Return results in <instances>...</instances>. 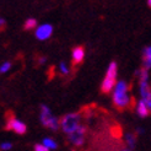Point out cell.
Here are the masks:
<instances>
[{
	"label": "cell",
	"mask_w": 151,
	"mask_h": 151,
	"mask_svg": "<svg viewBox=\"0 0 151 151\" xmlns=\"http://www.w3.org/2000/svg\"><path fill=\"white\" fill-rule=\"evenodd\" d=\"M128 92H129V86L127 82L123 80L118 81L113 90V104L119 111H123L132 104V97Z\"/></svg>",
	"instance_id": "cell-1"
},
{
	"label": "cell",
	"mask_w": 151,
	"mask_h": 151,
	"mask_svg": "<svg viewBox=\"0 0 151 151\" xmlns=\"http://www.w3.org/2000/svg\"><path fill=\"white\" fill-rule=\"evenodd\" d=\"M117 70H118L117 63L112 62L107 68V71H106L104 79L101 85V91L103 93H109L114 88V86L117 84Z\"/></svg>",
	"instance_id": "cell-2"
},
{
	"label": "cell",
	"mask_w": 151,
	"mask_h": 151,
	"mask_svg": "<svg viewBox=\"0 0 151 151\" xmlns=\"http://www.w3.org/2000/svg\"><path fill=\"white\" fill-rule=\"evenodd\" d=\"M81 114L80 113H69L63 117L60 125H62V129L64 133H66L69 135L70 133H73L74 130H76L81 125Z\"/></svg>",
	"instance_id": "cell-3"
},
{
	"label": "cell",
	"mask_w": 151,
	"mask_h": 151,
	"mask_svg": "<svg viewBox=\"0 0 151 151\" xmlns=\"http://www.w3.org/2000/svg\"><path fill=\"white\" fill-rule=\"evenodd\" d=\"M41 122L44 127L50 128L52 130H57L59 128V122L58 119L50 113V109L47 106L42 104L41 106Z\"/></svg>",
	"instance_id": "cell-4"
},
{
	"label": "cell",
	"mask_w": 151,
	"mask_h": 151,
	"mask_svg": "<svg viewBox=\"0 0 151 151\" xmlns=\"http://www.w3.org/2000/svg\"><path fill=\"white\" fill-rule=\"evenodd\" d=\"M6 129L7 130H12L19 135H24L26 132H27V127L25 123L20 122L19 119H16L12 114H11V118L7 119V123H6Z\"/></svg>",
	"instance_id": "cell-5"
},
{
	"label": "cell",
	"mask_w": 151,
	"mask_h": 151,
	"mask_svg": "<svg viewBox=\"0 0 151 151\" xmlns=\"http://www.w3.org/2000/svg\"><path fill=\"white\" fill-rule=\"evenodd\" d=\"M85 134H86V128L84 125H80L76 130L69 134V140L73 145L75 146H81L85 141Z\"/></svg>",
	"instance_id": "cell-6"
},
{
	"label": "cell",
	"mask_w": 151,
	"mask_h": 151,
	"mask_svg": "<svg viewBox=\"0 0 151 151\" xmlns=\"http://www.w3.org/2000/svg\"><path fill=\"white\" fill-rule=\"evenodd\" d=\"M139 85H140L141 99L145 101V103L151 109V87L149 85V81H139Z\"/></svg>",
	"instance_id": "cell-7"
},
{
	"label": "cell",
	"mask_w": 151,
	"mask_h": 151,
	"mask_svg": "<svg viewBox=\"0 0 151 151\" xmlns=\"http://www.w3.org/2000/svg\"><path fill=\"white\" fill-rule=\"evenodd\" d=\"M52 33H53V26L46 24V25H42V26H40L38 28H37L36 37H37V40L44 41V40H48L52 36Z\"/></svg>",
	"instance_id": "cell-8"
},
{
	"label": "cell",
	"mask_w": 151,
	"mask_h": 151,
	"mask_svg": "<svg viewBox=\"0 0 151 151\" xmlns=\"http://www.w3.org/2000/svg\"><path fill=\"white\" fill-rule=\"evenodd\" d=\"M71 58H73V63L74 65H78V64H81L82 60L85 58V49L84 47H75L73 49V53H71Z\"/></svg>",
	"instance_id": "cell-9"
},
{
	"label": "cell",
	"mask_w": 151,
	"mask_h": 151,
	"mask_svg": "<svg viewBox=\"0 0 151 151\" xmlns=\"http://www.w3.org/2000/svg\"><path fill=\"white\" fill-rule=\"evenodd\" d=\"M135 109H137L138 116L141 117V118H146V117H149V116H150V113H151V109L149 108V106L145 103V101L142 100V99L138 102L137 108H135Z\"/></svg>",
	"instance_id": "cell-10"
},
{
	"label": "cell",
	"mask_w": 151,
	"mask_h": 151,
	"mask_svg": "<svg viewBox=\"0 0 151 151\" xmlns=\"http://www.w3.org/2000/svg\"><path fill=\"white\" fill-rule=\"evenodd\" d=\"M142 63H144V66L146 69L151 68V46L145 47L142 50Z\"/></svg>",
	"instance_id": "cell-11"
},
{
	"label": "cell",
	"mask_w": 151,
	"mask_h": 151,
	"mask_svg": "<svg viewBox=\"0 0 151 151\" xmlns=\"http://www.w3.org/2000/svg\"><path fill=\"white\" fill-rule=\"evenodd\" d=\"M43 144L46 145L49 150H55L57 146H58V145H57V142L53 140V139H50V138H44V139H43Z\"/></svg>",
	"instance_id": "cell-12"
},
{
	"label": "cell",
	"mask_w": 151,
	"mask_h": 151,
	"mask_svg": "<svg viewBox=\"0 0 151 151\" xmlns=\"http://www.w3.org/2000/svg\"><path fill=\"white\" fill-rule=\"evenodd\" d=\"M37 27V21L35 19H28L26 20L25 25H24V28L25 29H32V28H36Z\"/></svg>",
	"instance_id": "cell-13"
},
{
	"label": "cell",
	"mask_w": 151,
	"mask_h": 151,
	"mask_svg": "<svg viewBox=\"0 0 151 151\" xmlns=\"http://www.w3.org/2000/svg\"><path fill=\"white\" fill-rule=\"evenodd\" d=\"M127 142H128V146H129V149H134L135 147V137L133 134H127Z\"/></svg>",
	"instance_id": "cell-14"
},
{
	"label": "cell",
	"mask_w": 151,
	"mask_h": 151,
	"mask_svg": "<svg viewBox=\"0 0 151 151\" xmlns=\"http://www.w3.org/2000/svg\"><path fill=\"white\" fill-rule=\"evenodd\" d=\"M59 70H60V73L64 74V75L69 74V69H68V66H66V64L64 62H62V63L59 64Z\"/></svg>",
	"instance_id": "cell-15"
},
{
	"label": "cell",
	"mask_w": 151,
	"mask_h": 151,
	"mask_svg": "<svg viewBox=\"0 0 151 151\" xmlns=\"http://www.w3.org/2000/svg\"><path fill=\"white\" fill-rule=\"evenodd\" d=\"M10 68H11V63L6 62V63H4L1 66H0V73H6L7 70H10Z\"/></svg>",
	"instance_id": "cell-16"
},
{
	"label": "cell",
	"mask_w": 151,
	"mask_h": 151,
	"mask_svg": "<svg viewBox=\"0 0 151 151\" xmlns=\"http://www.w3.org/2000/svg\"><path fill=\"white\" fill-rule=\"evenodd\" d=\"M35 150H36V151H48L49 149H48L46 145H44V144H43V145L36 144V145H35Z\"/></svg>",
	"instance_id": "cell-17"
},
{
	"label": "cell",
	"mask_w": 151,
	"mask_h": 151,
	"mask_svg": "<svg viewBox=\"0 0 151 151\" xmlns=\"http://www.w3.org/2000/svg\"><path fill=\"white\" fill-rule=\"evenodd\" d=\"M11 147H12V145L10 142H3V144L0 145V149H3V150H10Z\"/></svg>",
	"instance_id": "cell-18"
},
{
	"label": "cell",
	"mask_w": 151,
	"mask_h": 151,
	"mask_svg": "<svg viewBox=\"0 0 151 151\" xmlns=\"http://www.w3.org/2000/svg\"><path fill=\"white\" fill-rule=\"evenodd\" d=\"M5 24H6L5 20L0 17V28H4V27H5Z\"/></svg>",
	"instance_id": "cell-19"
},
{
	"label": "cell",
	"mask_w": 151,
	"mask_h": 151,
	"mask_svg": "<svg viewBox=\"0 0 151 151\" xmlns=\"http://www.w3.org/2000/svg\"><path fill=\"white\" fill-rule=\"evenodd\" d=\"M147 6L151 7V0H147Z\"/></svg>",
	"instance_id": "cell-20"
}]
</instances>
